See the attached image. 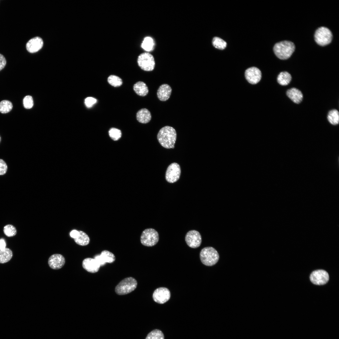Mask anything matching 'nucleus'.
Here are the masks:
<instances>
[{"label":"nucleus","mask_w":339,"mask_h":339,"mask_svg":"<svg viewBox=\"0 0 339 339\" xmlns=\"http://www.w3.org/2000/svg\"><path fill=\"white\" fill-rule=\"evenodd\" d=\"M108 82L110 84L114 87H119L122 84V79L115 75L110 76L108 78Z\"/></svg>","instance_id":"obj_29"},{"label":"nucleus","mask_w":339,"mask_h":339,"mask_svg":"<svg viewBox=\"0 0 339 339\" xmlns=\"http://www.w3.org/2000/svg\"><path fill=\"white\" fill-rule=\"evenodd\" d=\"M3 232L7 236L12 237L15 236L17 233L16 228L11 224H7L3 228Z\"/></svg>","instance_id":"obj_30"},{"label":"nucleus","mask_w":339,"mask_h":339,"mask_svg":"<svg viewBox=\"0 0 339 339\" xmlns=\"http://www.w3.org/2000/svg\"><path fill=\"white\" fill-rule=\"evenodd\" d=\"M310 279L313 284L323 285L326 284L329 279L328 273L325 271L318 270L313 272L310 275Z\"/></svg>","instance_id":"obj_10"},{"label":"nucleus","mask_w":339,"mask_h":339,"mask_svg":"<svg viewBox=\"0 0 339 339\" xmlns=\"http://www.w3.org/2000/svg\"><path fill=\"white\" fill-rule=\"evenodd\" d=\"M7 165L5 161L0 159V175H3L7 172Z\"/></svg>","instance_id":"obj_34"},{"label":"nucleus","mask_w":339,"mask_h":339,"mask_svg":"<svg viewBox=\"0 0 339 339\" xmlns=\"http://www.w3.org/2000/svg\"><path fill=\"white\" fill-rule=\"evenodd\" d=\"M13 256L12 250L9 248H6L0 250V263H4L9 261Z\"/></svg>","instance_id":"obj_23"},{"label":"nucleus","mask_w":339,"mask_h":339,"mask_svg":"<svg viewBox=\"0 0 339 339\" xmlns=\"http://www.w3.org/2000/svg\"><path fill=\"white\" fill-rule=\"evenodd\" d=\"M180 173V165L176 163H172L167 169L165 176L166 180L169 183H174L179 179Z\"/></svg>","instance_id":"obj_8"},{"label":"nucleus","mask_w":339,"mask_h":339,"mask_svg":"<svg viewBox=\"0 0 339 339\" xmlns=\"http://www.w3.org/2000/svg\"><path fill=\"white\" fill-rule=\"evenodd\" d=\"M6 244L4 240L3 239H0V250H2L6 248Z\"/></svg>","instance_id":"obj_36"},{"label":"nucleus","mask_w":339,"mask_h":339,"mask_svg":"<svg viewBox=\"0 0 339 339\" xmlns=\"http://www.w3.org/2000/svg\"><path fill=\"white\" fill-rule=\"evenodd\" d=\"M78 234V231L76 230H73L70 232V235L71 237L74 239L77 236Z\"/></svg>","instance_id":"obj_37"},{"label":"nucleus","mask_w":339,"mask_h":339,"mask_svg":"<svg viewBox=\"0 0 339 339\" xmlns=\"http://www.w3.org/2000/svg\"><path fill=\"white\" fill-rule=\"evenodd\" d=\"M43 41L40 37H36L30 40L26 44V48L30 53L37 52L43 46Z\"/></svg>","instance_id":"obj_15"},{"label":"nucleus","mask_w":339,"mask_h":339,"mask_svg":"<svg viewBox=\"0 0 339 339\" xmlns=\"http://www.w3.org/2000/svg\"><path fill=\"white\" fill-rule=\"evenodd\" d=\"M82 266L86 271L92 273L98 272L100 267L95 259L91 258L85 259L83 261Z\"/></svg>","instance_id":"obj_16"},{"label":"nucleus","mask_w":339,"mask_h":339,"mask_svg":"<svg viewBox=\"0 0 339 339\" xmlns=\"http://www.w3.org/2000/svg\"><path fill=\"white\" fill-rule=\"evenodd\" d=\"M159 240L158 232L152 228L147 229L143 230L140 237L141 244L147 246H152L155 245Z\"/></svg>","instance_id":"obj_5"},{"label":"nucleus","mask_w":339,"mask_h":339,"mask_svg":"<svg viewBox=\"0 0 339 339\" xmlns=\"http://www.w3.org/2000/svg\"><path fill=\"white\" fill-rule=\"evenodd\" d=\"M292 77L291 75L286 71L281 72L277 77L278 83L281 85H287L291 81Z\"/></svg>","instance_id":"obj_22"},{"label":"nucleus","mask_w":339,"mask_h":339,"mask_svg":"<svg viewBox=\"0 0 339 339\" xmlns=\"http://www.w3.org/2000/svg\"><path fill=\"white\" fill-rule=\"evenodd\" d=\"M136 117L139 122L142 123H146L151 120V116L150 112L147 109L143 108L137 112Z\"/></svg>","instance_id":"obj_19"},{"label":"nucleus","mask_w":339,"mask_h":339,"mask_svg":"<svg viewBox=\"0 0 339 339\" xmlns=\"http://www.w3.org/2000/svg\"><path fill=\"white\" fill-rule=\"evenodd\" d=\"M133 88L135 93L140 96H145L147 94L148 92L147 86L143 82H137L134 84Z\"/></svg>","instance_id":"obj_20"},{"label":"nucleus","mask_w":339,"mask_h":339,"mask_svg":"<svg viewBox=\"0 0 339 339\" xmlns=\"http://www.w3.org/2000/svg\"><path fill=\"white\" fill-rule=\"evenodd\" d=\"M286 94L289 98L293 102L296 104L300 103L303 98V95L301 92L295 88L288 90Z\"/></svg>","instance_id":"obj_18"},{"label":"nucleus","mask_w":339,"mask_h":339,"mask_svg":"<svg viewBox=\"0 0 339 339\" xmlns=\"http://www.w3.org/2000/svg\"><path fill=\"white\" fill-rule=\"evenodd\" d=\"M98 262L100 266H102L106 263H111L116 260L114 255L112 252L107 250L102 251L100 255H96L94 257Z\"/></svg>","instance_id":"obj_13"},{"label":"nucleus","mask_w":339,"mask_h":339,"mask_svg":"<svg viewBox=\"0 0 339 339\" xmlns=\"http://www.w3.org/2000/svg\"><path fill=\"white\" fill-rule=\"evenodd\" d=\"M48 263L49 266L53 269H58L62 268L65 263L64 257L60 254H54L49 258Z\"/></svg>","instance_id":"obj_14"},{"label":"nucleus","mask_w":339,"mask_h":339,"mask_svg":"<svg viewBox=\"0 0 339 339\" xmlns=\"http://www.w3.org/2000/svg\"><path fill=\"white\" fill-rule=\"evenodd\" d=\"M145 339H164V336L160 330L155 329L149 332Z\"/></svg>","instance_id":"obj_28"},{"label":"nucleus","mask_w":339,"mask_h":339,"mask_svg":"<svg viewBox=\"0 0 339 339\" xmlns=\"http://www.w3.org/2000/svg\"><path fill=\"white\" fill-rule=\"evenodd\" d=\"M23 104L25 108L27 109L31 108L33 105L32 97L30 95L25 96L23 100Z\"/></svg>","instance_id":"obj_32"},{"label":"nucleus","mask_w":339,"mask_h":339,"mask_svg":"<svg viewBox=\"0 0 339 339\" xmlns=\"http://www.w3.org/2000/svg\"><path fill=\"white\" fill-rule=\"evenodd\" d=\"M314 37L316 42L318 45L325 46L331 43L332 35L331 32L328 28L321 27L316 30Z\"/></svg>","instance_id":"obj_6"},{"label":"nucleus","mask_w":339,"mask_h":339,"mask_svg":"<svg viewBox=\"0 0 339 339\" xmlns=\"http://www.w3.org/2000/svg\"><path fill=\"white\" fill-rule=\"evenodd\" d=\"M327 119L329 122L333 125L338 124L339 122V114L337 110L333 109L329 112Z\"/></svg>","instance_id":"obj_25"},{"label":"nucleus","mask_w":339,"mask_h":339,"mask_svg":"<svg viewBox=\"0 0 339 339\" xmlns=\"http://www.w3.org/2000/svg\"><path fill=\"white\" fill-rule=\"evenodd\" d=\"M109 134L111 139L115 141L119 140L121 137V131L120 130L115 128H110L109 130Z\"/></svg>","instance_id":"obj_31"},{"label":"nucleus","mask_w":339,"mask_h":339,"mask_svg":"<svg viewBox=\"0 0 339 339\" xmlns=\"http://www.w3.org/2000/svg\"><path fill=\"white\" fill-rule=\"evenodd\" d=\"M200 257L202 263L205 265L211 266L218 261L219 255L218 251L212 247H207L201 251Z\"/></svg>","instance_id":"obj_3"},{"label":"nucleus","mask_w":339,"mask_h":339,"mask_svg":"<svg viewBox=\"0 0 339 339\" xmlns=\"http://www.w3.org/2000/svg\"><path fill=\"white\" fill-rule=\"evenodd\" d=\"M137 62L139 66L143 70L147 71L153 70L155 66L153 56L148 52H144L138 56Z\"/></svg>","instance_id":"obj_7"},{"label":"nucleus","mask_w":339,"mask_h":339,"mask_svg":"<svg viewBox=\"0 0 339 339\" xmlns=\"http://www.w3.org/2000/svg\"><path fill=\"white\" fill-rule=\"evenodd\" d=\"M157 139L160 145L166 148H173L176 139L175 129L169 126L161 128L157 134Z\"/></svg>","instance_id":"obj_1"},{"label":"nucleus","mask_w":339,"mask_h":339,"mask_svg":"<svg viewBox=\"0 0 339 339\" xmlns=\"http://www.w3.org/2000/svg\"><path fill=\"white\" fill-rule=\"evenodd\" d=\"M6 64V61L4 56L0 54V71L5 67Z\"/></svg>","instance_id":"obj_35"},{"label":"nucleus","mask_w":339,"mask_h":339,"mask_svg":"<svg viewBox=\"0 0 339 339\" xmlns=\"http://www.w3.org/2000/svg\"><path fill=\"white\" fill-rule=\"evenodd\" d=\"M213 46L216 48L220 50L224 49L227 46V43L221 38L215 37L212 40Z\"/></svg>","instance_id":"obj_27"},{"label":"nucleus","mask_w":339,"mask_h":339,"mask_svg":"<svg viewBox=\"0 0 339 339\" xmlns=\"http://www.w3.org/2000/svg\"><path fill=\"white\" fill-rule=\"evenodd\" d=\"M74 239L77 244L81 246L88 245L90 241L88 235L82 231H78L77 236Z\"/></svg>","instance_id":"obj_21"},{"label":"nucleus","mask_w":339,"mask_h":339,"mask_svg":"<svg viewBox=\"0 0 339 339\" xmlns=\"http://www.w3.org/2000/svg\"><path fill=\"white\" fill-rule=\"evenodd\" d=\"M170 297V293L167 288L160 287L157 288L154 291L153 298L155 302L160 304H163L167 302Z\"/></svg>","instance_id":"obj_11"},{"label":"nucleus","mask_w":339,"mask_h":339,"mask_svg":"<svg viewBox=\"0 0 339 339\" xmlns=\"http://www.w3.org/2000/svg\"><path fill=\"white\" fill-rule=\"evenodd\" d=\"M137 280L131 277H127L121 280L116 286V293L119 295H124L130 293L137 288Z\"/></svg>","instance_id":"obj_4"},{"label":"nucleus","mask_w":339,"mask_h":339,"mask_svg":"<svg viewBox=\"0 0 339 339\" xmlns=\"http://www.w3.org/2000/svg\"><path fill=\"white\" fill-rule=\"evenodd\" d=\"M0 141H1V137H0Z\"/></svg>","instance_id":"obj_38"},{"label":"nucleus","mask_w":339,"mask_h":339,"mask_svg":"<svg viewBox=\"0 0 339 339\" xmlns=\"http://www.w3.org/2000/svg\"><path fill=\"white\" fill-rule=\"evenodd\" d=\"M154 46V42L152 38L150 37H145L141 44L142 48L147 51H152Z\"/></svg>","instance_id":"obj_24"},{"label":"nucleus","mask_w":339,"mask_h":339,"mask_svg":"<svg viewBox=\"0 0 339 339\" xmlns=\"http://www.w3.org/2000/svg\"><path fill=\"white\" fill-rule=\"evenodd\" d=\"M171 91L172 89L170 85L166 84H162L158 90V97L161 101H165L170 98Z\"/></svg>","instance_id":"obj_17"},{"label":"nucleus","mask_w":339,"mask_h":339,"mask_svg":"<svg viewBox=\"0 0 339 339\" xmlns=\"http://www.w3.org/2000/svg\"><path fill=\"white\" fill-rule=\"evenodd\" d=\"M295 46L292 42L283 41L276 43L273 47L274 52L279 58L285 60L288 58L295 50Z\"/></svg>","instance_id":"obj_2"},{"label":"nucleus","mask_w":339,"mask_h":339,"mask_svg":"<svg viewBox=\"0 0 339 339\" xmlns=\"http://www.w3.org/2000/svg\"><path fill=\"white\" fill-rule=\"evenodd\" d=\"M97 102V100L92 97H88L85 100V104L88 108L92 107Z\"/></svg>","instance_id":"obj_33"},{"label":"nucleus","mask_w":339,"mask_h":339,"mask_svg":"<svg viewBox=\"0 0 339 339\" xmlns=\"http://www.w3.org/2000/svg\"><path fill=\"white\" fill-rule=\"evenodd\" d=\"M185 239L188 245L192 248H196L199 247L202 242L200 234L196 230H191L186 234Z\"/></svg>","instance_id":"obj_9"},{"label":"nucleus","mask_w":339,"mask_h":339,"mask_svg":"<svg viewBox=\"0 0 339 339\" xmlns=\"http://www.w3.org/2000/svg\"><path fill=\"white\" fill-rule=\"evenodd\" d=\"M13 104L11 102L7 100H2L0 102V112L6 113L9 112L12 109Z\"/></svg>","instance_id":"obj_26"},{"label":"nucleus","mask_w":339,"mask_h":339,"mask_svg":"<svg viewBox=\"0 0 339 339\" xmlns=\"http://www.w3.org/2000/svg\"><path fill=\"white\" fill-rule=\"evenodd\" d=\"M245 76L246 79L250 83L256 84L260 80L261 73L258 68L255 67H252L246 70Z\"/></svg>","instance_id":"obj_12"}]
</instances>
